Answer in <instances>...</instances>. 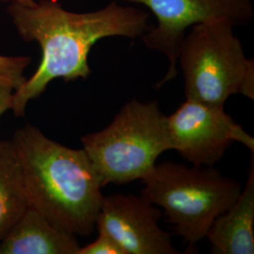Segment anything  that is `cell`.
<instances>
[{
	"label": "cell",
	"instance_id": "obj_4",
	"mask_svg": "<svg viewBox=\"0 0 254 254\" xmlns=\"http://www.w3.org/2000/svg\"><path fill=\"white\" fill-rule=\"evenodd\" d=\"M81 141L103 187L141 180L157 158L172 150L168 117L157 101L127 102L108 127Z\"/></svg>",
	"mask_w": 254,
	"mask_h": 254
},
{
	"label": "cell",
	"instance_id": "obj_2",
	"mask_svg": "<svg viewBox=\"0 0 254 254\" xmlns=\"http://www.w3.org/2000/svg\"><path fill=\"white\" fill-rule=\"evenodd\" d=\"M11 143L29 207L69 234L91 236L104 187L85 150L58 143L30 125L15 131Z\"/></svg>",
	"mask_w": 254,
	"mask_h": 254
},
{
	"label": "cell",
	"instance_id": "obj_8",
	"mask_svg": "<svg viewBox=\"0 0 254 254\" xmlns=\"http://www.w3.org/2000/svg\"><path fill=\"white\" fill-rule=\"evenodd\" d=\"M161 212L145 198L104 196L96 229L112 238L125 254H178L171 236L159 226Z\"/></svg>",
	"mask_w": 254,
	"mask_h": 254
},
{
	"label": "cell",
	"instance_id": "obj_7",
	"mask_svg": "<svg viewBox=\"0 0 254 254\" xmlns=\"http://www.w3.org/2000/svg\"><path fill=\"white\" fill-rule=\"evenodd\" d=\"M168 117L172 150L197 166H213L234 142L254 153V138L227 114L222 106L186 101Z\"/></svg>",
	"mask_w": 254,
	"mask_h": 254
},
{
	"label": "cell",
	"instance_id": "obj_9",
	"mask_svg": "<svg viewBox=\"0 0 254 254\" xmlns=\"http://www.w3.org/2000/svg\"><path fill=\"white\" fill-rule=\"evenodd\" d=\"M206 237L211 254H254V156L245 187L232 206L214 220Z\"/></svg>",
	"mask_w": 254,
	"mask_h": 254
},
{
	"label": "cell",
	"instance_id": "obj_1",
	"mask_svg": "<svg viewBox=\"0 0 254 254\" xmlns=\"http://www.w3.org/2000/svg\"><path fill=\"white\" fill-rule=\"evenodd\" d=\"M12 25L26 42H37L42 61L36 72L13 92L12 111L25 115L28 102L38 98L57 78L86 79L91 71L88 57L96 42L108 37L141 38L150 29L144 9L121 6L111 1L103 9L73 12L57 0H40L31 5L17 2L8 7Z\"/></svg>",
	"mask_w": 254,
	"mask_h": 254
},
{
	"label": "cell",
	"instance_id": "obj_12",
	"mask_svg": "<svg viewBox=\"0 0 254 254\" xmlns=\"http://www.w3.org/2000/svg\"><path fill=\"white\" fill-rule=\"evenodd\" d=\"M31 63L27 56H2L0 55V78L8 79L12 83L15 91L27 80L24 72Z\"/></svg>",
	"mask_w": 254,
	"mask_h": 254
},
{
	"label": "cell",
	"instance_id": "obj_15",
	"mask_svg": "<svg viewBox=\"0 0 254 254\" xmlns=\"http://www.w3.org/2000/svg\"><path fill=\"white\" fill-rule=\"evenodd\" d=\"M11 2H17V3L25 4V5H31L35 2V0H0V4L1 3H11Z\"/></svg>",
	"mask_w": 254,
	"mask_h": 254
},
{
	"label": "cell",
	"instance_id": "obj_3",
	"mask_svg": "<svg viewBox=\"0 0 254 254\" xmlns=\"http://www.w3.org/2000/svg\"><path fill=\"white\" fill-rule=\"evenodd\" d=\"M141 181V196L164 209L174 233L188 244L190 254L242 190L239 182L223 176L213 166L190 167L170 161L155 164Z\"/></svg>",
	"mask_w": 254,
	"mask_h": 254
},
{
	"label": "cell",
	"instance_id": "obj_6",
	"mask_svg": "<svg viewBox=\"0 0 254 254\" xmlns=\"http://www.w3.org/2000/svg\"><path fill=\"white\" fill-rule=\"evenodd\" d=\"M153 11L157 26L141 37L148 48L163 53L169 67L156 88L174 79L178 55L187 30L199 23L223 22L234 27L248 26L254 18L253 0H124Z\"/></svg>",
	"mask_w": 254,
	"mask_h": 254
},
{
	"label": "cell",
	"instance_id": "obj_13",
	"mask_svg": "<svg viewBox=\"0 0 254 254\" xmlns=\"http://www.w3.org/2000/svg\"><path fill=\"white\" fill-rule=\"evenodd\" d=\"M77 254H125L117 243L105 233L98 232V237L91 244L79 249Z\"/></svg>",
	"mask_w": 254,
	"mask_h": 254
},
{
	"label": "cell",
	"instance_id": "obj_10",
	"mask_svg": "<svg viewBox=\"0 0 254 254\" xmlns=\"http://www.w3.org/2000/svg\"><path fill=\"white\" fill-rule=\"evenodd\" d=\"M76 236L54 226L28 207L0 242V254H77Z\"/></svg>",
	"mask_w": 254,
	"mask_h": 254
},
{
	"label": "cell",
	"instance_id": "obj_11",
	"mask_svg": "<svg viewBox=\"0 0 254 254\" xmlns=\"http://www.w3.org/2000/svg\"><path fill=\"white\" fill-rule=\"evenodd\" d=\"M29 207L11 140H0V242Z\"/></svg>",
	"mask_w": 254,
	"mask_h": 254
},
{
	"label": "cell",
	"instance_id": "obj_14",
	"mask_svg": "<svg viewBox=\"0 0 254 254\" xmlns=\"http://www.w3.org/2000/svg\"><path fill=\"white\" fill-rule=\"evenodd\" d=\"M14 91L15 88L11 82L5 78H0V117L12 108Z\"/></svg>",
	"mask_w": 254,
	"mask_h": 254
},
{
	"label": "cell",
	"instance_id": "obj_5",
	"mask_svg": "<svg viewBox=\"0 0 254 254\" xmlns=\"http://www.w3.org/2000/svg\"><path fill=\"white\" fill-rule=\"evenodd\" d=\"M233 29L223 22L199 23L186 34L178 63L187 99L222 107L237 93L254 100V60Z\"/></svg>",
	"mask_w": 254,
	"mask_h": 254
}]
</instances>
